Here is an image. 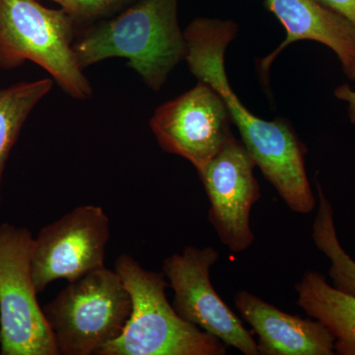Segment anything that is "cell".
<instances>
[{
  "mask_svg": "<svg viewBox=\"0 0 355 355\" xmlns=\"http://www.w3.org/2000/svg\"><path fill=\"white\" fill-rule=\"evenodd\" d=\"M232 20L196 18L184 30L188 46L186 62L198 80L209 84L221 96L242 144L266 181L292 211L309 209L315 202L307 172L305 146L284 119L266 121L243 105L229 83L225 51L238 35Z\"/></svg>",
  "mask_w": 355,
  "mask_h": 355,
  "instance_id": "6da1fadb",
  "label": "cell"
},
{
  "mask_svg": "<svg viewBox=\"0 0 355 355\" xmlns=\"http://www.w3.org/2000/svg\"><path fill=\"white\" fill-rule=\"evenodd\" d=\"M73 48L83 70L110 58L127 60L155 92L188 53L178 0H137L113 17L80 30Z\"/></svg>",
  "mask_w": 355,
  "mask_h": 355,
  "instance_id": "7a4b0ae2",
  "label": "cell"
},
{
  "mask_svg": "<svg viewBox=\"0 0 355 355\" xmlns=\"http://www.w3.org/2000/svg\"><path fill=\"white\" fill-rule=\"evenodd\" d=\"M120 275L132 299V313L120 336L99 355H225L227 345L184 321L166 295L163 272L148 270L132 256L116 258Z\"/></svg>",
  "mask_w": 355,
  "mask_h": 355,
  "instance_id": "3957f363",
  "label": "cell"
},
{
  "mask_svg": "<svg viewBox=\"0 0 355 355\" xmlns=\"http://www.w3.org/2000/svg\"><path fill=\"white\" fill-rule=\"evenodd\" d=\"M77 33L64 9L48 8L41 0H0V69L34 62L69 97L91 99L92 85L74 53Z\"/></svg>",
  "mask_w": 355,
  "mask_h": 355,
  "instance_id": "277c9868",
  "label": "cell"
},
{
  "mask_svg": "<svg viewBox=\"0 0 355 355\" xmlns=\"http://www.w3.org/2000/svg\"><path fill=\"white\" fill-rule=\"evenodd\" d=\"M43 311L60 354H97L123 331L132 299L120 275L104 266L70 282Z\"/></svg>",
  "mask_w": 355,
  "mask_h": 355,
  "instance_id": "5b68a950",
  "label": "cell"
},
{
  "mask_svg": "<svg viewBox=\"0 0 355 355\" xmlns=\"http://www.w3.org/2000/svg\"><path fill=\"white\" fill-rule=\"evenodd\" d=\"M34 237L26 227L0 224V354L58 355L39 304L32 275Z\"/></svg>",
  "mask_w": 355,
  "mask_h": 355,
  "instance_id": "8992f818",
  "label": "cell"
},
{
  "mask_svg": "<svg viewBox=\"0 0 355 355\" xmlns=\"http://www.w3.org/2000/svg\"><path fill=\"white\" fill-rule=\"evenodd\" d=\"M219 259L214 247L188 246L163 261L162 272L174 292L173 307L184 321L245 355H260L253 334L222 300L210 280Z\"/></svg>",
  "mask_w": 355,
  "mask_h": 355,
  "instance_id": "52a82bcc",
  "label": "cell"
},
{
  "mask_svg": "<svg viewBox=\"0 0 355 355\" xmlns=\"http://www.w3.org/2000/svg\"><path fill=\"white\" fill-rule=\"evenodd\" d=\"M110 236V218L94 205L77 207L42 228L33 241L31 256L37 292L58 279L74 282L104 268Z\"/></svg>",
  "mask_w": 355,
  "mask_h": 355,
  "instance_id": "ba28073f",
  "label": "cell"
},
{
  "mask_svg": "<svg viewBox=\"0 0 355 355\" xmlns=\"http://www.w3.org/2000/svg\"><path fill=\"white\" fill-rule=\"evenodd\" d=\"M231 123L221 96L198 80L190 90L160 105L149 125L165 153L186 159L198 172L233 133Z\"/></svg>",
  "mask_w": 355,
  "mask_h": 355,
  "instance_id": "9c48e42d",
  "label": "cell"
},
{
  "mask_svg": "<svg viewBox=\"0 0 355 355\" xmlns=\"http://www.w3.org/2000/svg\"><path fill=\"white\" fill-rule=\"evenodd\" d=\"M256 165L234 133L207 163L198 177L209 198V220L224 246L234 253L247 251L254 242L252 209L261 197L254 174Z\"/></svg>",
  "mask_w": 355,
  "mask_h": 355,
  "instance_id": "30bf717a",
  "label": "cell"
},
{
  "mask_svg": "<svg viewBox=\"0 0 355 355\" xmlns=\"http://www.w3.org/2000/svg\"><path fill=\"white\" fill-rule=\"evenodd\" d=\"M266 4L286 32L284 41L272 53L257 60V71L266 87L273 60L289 44L300 41L318 42L330 48L343 73L355 81V28L347 18L318 0H266Z\"/></svg>",
  "mask_w": 355,
  "mask_h": 355,
  "instance_id": "8fae6325",
  "label": "cell"
},
{
  "mask_svg": "<svg viewBox=\"0 0 355 355\" xmlns=\"http://www.w3.org/2000/svg\"><path fill=\"white\" fill-rule=\"evenodd\" d=\"M236 309L258 336L261 355H334L335 338L321 322L288 314L251 292L234 297Z\"/></svg>",
  "mask_w": 355,
  "mask_h": 355,
  "instance_id": "7c38bea8",
  "label": "cell"
},
{
  "mask_svg": "<svg viewBox=\"0 0 355 355\" xmlns=\"http://www.w3.org/2000/svg\"><path fill=\"white\" fill-rule=\"evenodd\" d=\"M295 291L298 307L335 338L336 354L355 355V296L338 291L314 270L302 275Z\"/></svg>",
  "mask_w": 355,
  "mask_h": 355,
  "instance_id": "4fadbf2b",
  "label": "cell"
},
{
  "mask_svg": "<svg viewBox=\"0 0 355 355\" xmlns=\"http://www.w3.org/2000/svg\"><path fill=\"white\" fill-rule=\"evenodd\" d=\"M55 81L41 78L0 89V202L7 160L33 110L53 89Z\"/></svg>",
  "mask_w": 355,
  "mask_h": 355,
  "instance_id": "5bb4252c",
  "label": "cell"
},
{
  "mask_svg": "<svg viewBox=\"0 0 355 355\" xmlns=\"http://www.w3.org/2000/svg\"><path fill=\"white\" fill-rule=\"evenodd\" d=\"M317 190L318 210L312 226L313 241L330 261L329 275L331 286L343 293L355 296V261L338 240L333 205L319 184Z\"/></svg>",
  "mask_w": 355,
  "mask_h": 355,
  "instance_id": "9a60e30c",
  "label": "cell"
},
{
  "mask_svg": "<svg viewBox=\"0 0 355 355\" xmlns=\"http://www.w3.org/2000/svg\"><path fill=\"white\" fill-rule=\"evenodd\" d=\"M55 2L76 23L78 32L125 10L137 0H49Z\"/></svg>",
  "mask_w": 355,
  "mask_h": 355,
  "instance_id": "2e32d148",
  "label": "cell"
},
{
  "mask_svg": "<svg viewBox=\"0 0 355 355\" xmlns=\"http://www.w3.org/2000/svg\"><path fill=\"white\" fill-rule=\"evenodd\" d=\"M318 1L347 18L355 28V0H318Z\"/></svg>",
  "mask_w": 355,
  "mask_h": 355,
  "instance_id": "e0dca14e",
  "label": "cell"
},
{
  "mask_svg": "<svg viewBox=\"0 0 355 355\" xmlns=\"http://www.w3.org/2000/svg\"><path fill=\"white\" fill-rule=\"evenodd\" d=\"M335 94L336 99L347 103V114L350 123L355 125V90L350 87L349 84H343L336 88Z\"/></svg>",
  "mask_w": 355,
  "mask_h": 355,
  "instance_id": "ac0fdd59",
  "label": "cell"
}]
</instances>
